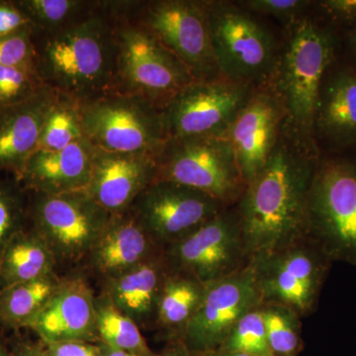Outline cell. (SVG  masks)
I'll return each instance as SVG.
<instances>
[{
	"mask_svg": "<svg viewBox=\"0 0 356 356\" xmlns=\"http://www.w3.org/2000/svg\"><path fill=\"white\" fill-rule=\"evenodd\" d=\"M318 159L315 140L285 121L270 158L235 206L248 261L307 236L309 191Z\"/></svg>",
	"mask_w": 356,
	"mask_h": 356,
	"instance_id": "1",
	"label": "cell"
},
{
	"mask_svg": "<svg viewBox=\"0 0 356 356\" xmlns=\"http://www.w3.org/2000/svg\"><path fill=\"white\" fill-rule=\"evenodd\" d=\"M119 1H95L76 20L33 31L35 70L44 86L81 103L118 91Z\"/></svg>",
	"mask_w": 356,
	"mask_h": 356,
	"instance_id": "2",
	"label": "cell"
},
{
	"mask_svg": "<svg viewBox=\"0 0 356 356\" xmlns=\"http://www.w3.org/2000/svg\"><path fill=\"white\" fill-rule=\"evenodd\" d=\"M287 30L277 64L266 84L282 103L287 125L301 137L314 140L321 84L336 60V35L329 26L309 14Z\"/></svg>",
	"mask_w": 356,
	"mask_h": 356,
	"instance_id": "3",
	"label": "cell"
},
{
	"mask_svg": "<svg viewBox=\"0 0 356 356\" xmlns=\"http://www.w3.org/2000/svg\"><path fill=\"white\" fill-rule=\"evenodd\" d=\"M203 2L222 79L254 88L268 83L281 47L273 31L236 2Z\"/></svg>",
	"mask_w": 356,
	"mask_h": 356,
	"instance_id": "4",
	"label": "cell"
},
{
	"mask_svg": "<svg viewBox=\"0 0 356 356\" xmlns=\"http://www.w3.org/2000/svg\"><path fill=\"white\" fill-rule=\"evenodd\" d=\"M307 236L332 261L356 266V161L318 159L309 191Z\"/></svg>",
	"mask_w": 356,
	"mask_h": 356,
	"instance_id": "5",
	"label": "cell"
},
{
	"mask_svg": "<svg viewBox=\"0 0 356 356\" xmlns=\"http://www.w3.org/2000/svg\"><path fill=\"white\" fill-rule=\"evenodd\" d=\"M129 19L158 40L195 81L221 79L203 1H123Z\"/></svg>",
	"mask_w": 356,
	"mask_h": 356,
	"instance_id": "6",
	"label": "cell"
},
{
	"mask_svg": "<svg viewBox=\"0 0 356 356\" xmlns=\"http://www.w3.org/2000/svg\"><path fill=\"white\" fill-rule=\"evenodd\" d=\"M156 161V180L197 189L228 208L236 205L247 186L227 138L170 137Z\"/></svg>",
	"mask_w": 356,
	"mask_h": 356,
	"instance_id": "7",
	"label": "cell"
},
{
	"mask_svg": "<svg viewBox=\"0 0 356 356\" xmlns=\"http://www.w3.org/2000/svg\"><path fill=\"white\" fill-rule=\"evenodd\" d=\"M28 195L29 227L50 248L57 266L84 262L111 215L86 191Z\"/></svg>",
	"mask_w": 356,
	"mask_h": 356,
	"instance_id": "8",
	"label": "cell"
},
{
	"mask_svg": "<svg viewBox=\"0 0 356 356\" xmlns=\"http://www.w3.org/2000/svg\"><path fill=\"white\" fill-rule=\"evenodd\" d=\"M84 137L95 147L156 156L168 139L163 111L129 93H109L79 103Z\"/></svg>",
	"mask_w": 356,
	"mask_h": 356,
	"instance_id": "9",
	"label": "cell"
},
{
	"mask_svg": "<svg viewBox=\"0 0 356 356\" xmlns=\"http://www.w3.org/2000/svg\"><path fill=\"white\" fill-rule=\"evenodd\" d=\"M119 1L117 23L118 91L140 96L163 108L195 79L175 56L129 19Z\"/></svg>",
	"mask_w": 356,
	"mask_h": 356,
	"instance_id": "10",
	"label": "cell"
},
{
	"mask_svg": "<svg viewBox=\"0 0 356 356\" xmlns=\"http://www.w3.org/2000/svg\"><path fill=\"white\" fill-rule=\"evenodd\" d=\"M332 262L307 236L250 264L264 302L289 307L303 318L315 311Z\"/></svg>",
	"mask_w": 356,
	"mask_h": 356,
	"instance_id": "11",
	"label": "cell"
},
{
	"mask_svg": "<svg viewBox=\"0 0 356 356\" xmlns=\"http://www.w3.org/2000/svg\"><path fill=\"white\" fill-rule=\"evenodd\" d=\"M163 257L170 273L184 274L205 285L242 270L250 261L235 206L166 248Z\"/></svg>",
	"mask_w": 356,
	"mask_h": 356,
	"instance_id": "12",
	"label": "cell"
},
{
	"mask_svg": "<svg viewBox=\"0 0 356 356\" xmlns=\"http://www.w3.org/2000/svg\"><path fill=\"white\" fill-rule=\"evenodd\" d=\"M262 302L254 268L248 264L207 285L198 310L177 339L193 356L217 355L236 325Z\"/></svg>",
	"mask_w": 356,
	"mask_h": 356,
	"instance_id": "13",
	"label": "cell"
},
{
	"mask_svg": "<svg viewBox=\"0 0 356 356\" xmlns=\"http://www.w3.org/2000/svg\"><path fill=\"white\" fill-rule=\"evenodd\" d=\"M254 88L222 77L192 81L161 108L168 138H226Z\"/></svg>",
	"mask_w": 356,
	"mask_h": 356,
	"instance_id": "14",
	"label": "cell"
},
{
	"mask_svg": "<svg viewBox=\"0 0 356 356\" xmlns=\"http://www.w3.org/2000/svg\"><path fill=\"white\" fill-rule=\"evenodd\" d=\"M226 208L197 189L168 180H154L136 199L129 212L165 250Z\"/></svg>",
	"mask_w": 356,
	"mask_h": 356,
	"instance_id": "15",
	"label": "cell"
},
{
	"mask_svg": "<svg viewBox=\"0 0 356 356\" xmlns=\"http://www.w3.org/2000/svg\"><path fill=\"white\" fill-rule=\"evenodd\" d=\"M285 121L284 107L268 84L255 88L226 136L245 184H250L266 165Z\"/></svg>",
	"mask_w": 356,
	"mask_h": 356,
	"instance_id": "16",
	"label": "cell"
},
{
	"mask_svg": "<svg viewBox=\"0 0 356 356\" xmlns=\"http://www.w3.org/2000/svg\"><path fill=\"white\" fill-rule=\"evenodd\" d=\"M156 175V156L95 147L86 191L110 215H121L131 209Z\"/></svg>",
	"mask_w": 356,
	"mask_h": 356,
	"instance_id": "17",
	"label": "cell"
},
{
	"mask_svg": "<svg viewBox=\"0 0 356 356\" xmlns=\"http://www.w3.org/2000/svg\"><path fill=\"white\" fill-rule=\"evenodd\" d=\"M95 294L81 277L63 278L60 284L37 316L30 329L44 343L60 341L95 343Z\"/></svg>",
	"mask_w": 356,
	"mask_h": 356,
	"instance_id": "18",
	"label": "cell"
},
{
	"mask_svg": "<svg viewBox=\"0 0 356 356\" xmlns=\"http://www.w3.org/2000/svg\"><path fill=\"white\" fill-rule=\"evenodd\" d=\"M130 212L111 215L86 262L104 281L113 280L163 254Z\"/></svg>",
	"mask_w": 356,
	"mask_h": 356,
	"instance_id": "19",
	"label": "cell"
},
{
	"mask_svg": "<svg viewBox=\"0 0 356 356\" xmlns=\"http://www.w3.org/2000/svg\"><path fill=\"white\" fill-rule=\"evenodd\" d=\"M95 152V147L86 138L58 151L37 149L28 158L16 179L25 191L36 193L86 191Z\"/></svg>",
	"mask_w": 356,
	"mask_h": 356,
	"instance_id": "20",
	"label": "cell"
},
{
	"mask_svg": "<svg viewBox=\"0 0 356 356\" xmlns=\"http://www.w3.org/2000/svg\"><path fill=\"white\" fill-rule=\"evenodd\" d=\"M314 140L332 149L356 147V70L332 64L321 84L313 123Z\"/></svg>",
	"mask_w": 356,
	"mask_h": 356,
	"instance_id": "21",
	"label": "cell"
},
{
	"mask_svg": "<svg viewBox=\"0 0 356 356\" xmlns=\"http://www.w3.org/2000/svg\"><path fill=\"white\" fill-rule=\"evenodd\" d=\"M58 96L44 86L25 102L0 107V172L19 177L28 158L38 149L44 122Z\"/></svg>",
	"mask_w": 356,
	"mask_h": 356,
	"instance_id": "22",
	"label": "cell"
},
{
	"mask_svg": "<svg viewBox=\"0 0 356 356\" xmlns=\"http://www.w3.org/2000/svg\"><path fill=\"white\" fill-rule=\"evenodd\" d=\"M170 270L163 252L129 273L104 281L102 293L142 329H154L159 300Z\"/></svg>",
	"mask_w": 356,
	"mask_h": 356,
	"instance_id": "23",
	"label": "cell"
},
{
	"mask_svg": "<svg viewBox=\"0 0 356 356\" xmlns=\"http://www.w3.org/2000/svg\"><path fill=\"white\" fill-rule=\"evenodd\" d=\"M57 261L29 226L8 243L0 257V289L56 273Z\"/></svg>",
	"mask_w": 356,
	"mask_h": 356,
	"instance_id": "24",
	"label": "cell"
},
{
	"mask_svg": "<svg viewBox=\"0 0 356 356\" xmlns=\"http://www.w3.org/2000/svg\"><path fill=\"white\" fill-rule=\"evenodd\" d=\"M57 273L0 289V325L30 327L60 284Z\"/></svg>",
	"mask_w": 356,
	"mask_h": 356,
	"instance_id": "25",
	"label": "cell"
},
{
	"mask_svg": "<svg viewBox=\"0 0 356 356\" xmlns=\"http://www.w3.org/2000/svg\"><path fill=\"white\" fill-rule=\"evenodd\" d=\"M206 289L207 285L194 278L170 273L159 300L156 329L177 339L195 315Z\"/></svg>",
	"mask_w": 356,
	"mask_h": 356,
	"instance_id": "26",
	"label": "cell"
},
{
	"mask_svg": "<svg viewBox=\"0 0 356 356\" xmlns=\"http://www.w3.org/2000/svg\"><path fill=\"white\" fill-rule=\"evenodd\" d=\"M95 325L100 343L139 355L154 356L139 325L124 315L104 293L95 298Z\"/></svg>",
	"mask_w": 356,
	"mask_h": 356,
	"instance_id": "27",
	"label": "cell"
},
{
	"mask_svg": "<svg viewBox=\"0 0 356 356\" xmlns=\"http://www.w3.org/2000/svg\"><path fill=\"white\" fill-rule=\"evenodd\" d=\"M267 341L274 356H297L301 350V317L289 307L262 302Z\"/></svg>",
	"mask_w": 356,
	"mask_h": 356,
	"instance_id": "28",
	"label": "cell"
},
{
	"mask_svg": "<svg viewBox=\"0 0 356 356\" xmlns=\"http://www.w3.org/2000/svg\"><path fill=\"white\" fill-rule=\"evenodd\" d=\"M84 137L79 102L58 96L44 122L38 149L58 151Z\"/></svg>",
	"mask_w": 356,
	"mask_h": 356,
	"instance_id": "29",
	"label": "cell"
},
{
	"mask_svg": "<svg viewBox=\"0 0 356 356\" xmlns=\"http://www.w3.org/2000/svg\"><path fill=\"white\" fill-rule=\"evenodd\" d=\"M34 32H51L88 11L95 1L86 0H16Z\"/></svg>",
	"mask_w": 356,
	"mask_h": 356,
	"instance_id": "30",
	"label": "cell"
},
{
	"mask_svg": "<svg viewBox=\"0 0 356 356\" xmlns=\"http://www.w3.org/2000/svg\"><path fill=\"white\" fill-rule=\"evenodd\" d=\"M28 191L16 179H0V257L28 226Z\"/></svg>",
	"mask_w": 356,
	"mask_h": 356,
	"instance_id": "31",
	"label": "cell"
},
{
	"mask_svg": "<svg viewBox=\"0 0 356 356\" xmlns=\"http://www.w3.org/2000/svg\"><path fill=\"white\" fill-rule=\"evenodd\" d=\"M243 353L250 356H274L267 341L261 305L248 313L236 325L217 356Z\"/></svg>",
	"mask_w": 356,
	"mask_h": 356,
	"instance_id": "32",
	"label": "cell"
},
{
	"mask_svg": "<svg viewBox=\"0 0 356 356\" xmlns=\"http://www.w3.org/2000/svg\"><path fill=\"white\" fill-rule=\"evenodd\" d=\"M44 86L34 67L0 65V107L25 102Z\"/></svg>",
	"mask_w": 356,
	"mask_h": 356,
	"instance_id": "33",
	"label": "cell"
},
{
	"mask_svg": "<svg viewBox=\"0 0 356 356\" xmlns=\"http://www.w3.org/2000/svg\"><path fill=\"white\" fill-rule=\"evenodd\" d=\"M313 2L306 0H243L238 6L255 16L273 18L286 28L305 17Z\"/></svg>",
	"mask_w": 356,
	"mask_h": 356,
	"instance_id": "34",
	"label": "cell"
},
{
	"mask_svg": "<svg viewBox=\"0 0 356 356\" xmlns=\"http://www.w3.org/2000/svg\"><path fill=\"white\" fill-rule=\"evenodd\" d=\"M35 48L31 27L0 36V65L34 67Z\"/></svg>",
	"mask_w": 356,
	"mask_h": 356,
	"instance_id": "35",
	"label": "cell"
},
{
	"mask_svg": "<svg viewBox=\"0 0 356 356\" xmlns=\"http://www.w3.org/2000/svg\"><path fill=\"white\" fill-rule=\"evenodd\" d=\"M28 27H31L30 21L14 1L0 0V36L13 34Z\"/></svg>",
	"mask_w": 356,
	"mask_h": 356,
	"instance_id": "36",
	"label": "cell"
},
{
	"mask_svg": "<svg viewBox=\"0 0 356 356\" xmlns=\"http://www.w3.org/2000/svg\"><path fill=\"white\" fill-rule=\"evenodd\" d=\"M317 6L332 20L350 27L356 25V0H325Z\"/></svg>",
	"mask_w": 356,
	"mask_h": 356,
	"instance_id": "37",
	"label": "cell"
},
{
	"mask_svg": "<svg viewBox=\"0 0 356 356\" xmlns=\"http://www.w3.org/2000/svg\"><path fill=\"white\" fill-rule=\"evenodd\" d=\"M44 350L50 356H102L97 344L86 341L44 343Z\"/></svg>",
	"mask_w": 356,
	"mask_h": 356,
	"instance_id": "38",
	"label": "cell"
},
{
	"mask_svg": "<svg viewBox=\"0 0 356 356\" xmlns=\"http://www.w3.org/2000/svg\"><path fill=\"white\" fill-rule=\"evenodd\" d=\"M346 50L350 60V67L356 70V25L348 28L346 36Z\"/></svg>",
	"mask_w": 356,
	"mask_h": 356,
	"instance_id": "39",
	"label": "cell"
},
{
	"mask_svg": "<svg viewBox=\"0 0 356 356\" xmlns=\"http://www.w3.org/2000/svg\"><path fill=\"white\" fill-rule=\"evenodd\" d=\"M173 341L165 350L159 356H193L185 348L184 344L177 339H172Z\"/></svg>",
	"mask_w": 356,
	"mask_h": 356,
	"instance_id": "40",
	"label": "cell"
},
{
	"mask_svg": "<svg viewBox=\"0 0 356 356\" xmlns=\"http://www.w3.org/2000/svg\"><path fill=\"white\" fill-rule=\"evenodd\" d=\"M18 356H50L44 348L36 346V344L23 343L18 350Z\"/></svg>",
	"mask_w": 356,
	"mask_h": 356,
	"instance_id": "41",
	"label": "cell"
},
{
	"mask_svg": "<svg viewBox=\"0 0 356 356\" xmlns=\"http://www.w3.org/2000/svg\"><path fill=\"white\" fill-rule=\"evenodd\" d=\"M97 346L102 356H147L132 353V351L118 350L102 343H98Z\"/></svg>",
	"mask_w": 356,
	"mask_h": 356,
	"instance_id": "42",
	"label": "cell"
},
{
	"mask_svg": "<svg viewBox=\"0 0 356 356\" xmlns=\"http://www.w3.org/2000/svg\"><path fill=\"white\" fill-rule=\"evenodd\" d=\"M0 356H18L13 355V353H10L6 346H2V344H0Z\"/></svg>",
	"mask_w": 356,
	"mask_h": 356,
	"instance_id": "43",
	"label": "cell"
},
{
	"mask_svg": "<svg viewBox=\"0 0 356 356\" xmlns=\"http://www.w3.org/2000/svg\"><path fill=\"white\" fill-rule=\"evenodd\" d=\"M219 356H250L247 355H243V353H228V355H222Z\"/></svg>",
	"mask_w": 356,
	"mask_h": 356,
	"instance_id": "44",
	"label": "cell"
}]
</instances>
